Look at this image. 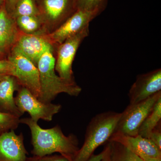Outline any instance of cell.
<instances>
[{
	"label": "cell",
	"instance_id": "obj_1",
	"mask_svg": "<svg viewBox=\"0 0 161 161\" xmlns=\"http://www.w3.org/2000/svg\"><path fill=\"white\" fill-rule=\"evenodd\" d=\"M20 123L26 125L30 130L33 155L43 156L58 153L70 161L74 160L79 150L76 136H65L58 125L50 129H43L31 118L20 119Z\"/></svg>",
	"mask_w": 161,
	"mask_h": 161
},
{
	"label": "cell",
	"instance_id": "obj_2",
	"mask_svg": "<svg viewBox=\"0 0 161 161\" xmlns=\"http://www.w3.org/2000/svg\"><path fill=\"white\" fill-rule=\"evenodd\" d=\"M54 51V47L46 50L37 65L40 84V95L38 99L44 103H50L60 93L77 97L82 90L77 83H70L56 74Z\"/></svg>",
	"mask_w": 161,
	"mask_h": 161
},
{
	"label": "cell",
	"instance_id": "obj_3",
	"mask_svg": "<svg viewBox=\"0 0 161 161\" xmlns=\"http://www.w3.org/2000/svg\"><path fill=\"white\" fill-rule=\"evenodd\" d=\"M121 113L108 111L95 115L87 127L83 145L73 161H87L97 148L108 142L115 131Z\"/></svg>",
	"mask_w": 161,
	"mask_h": 161
},
{
	"label": "cell",
	"instance_id": "obj_4",
	"mask_svg": "<svg viewBox=\"0 0 161 161\" xmlns=\"http://www.w3.org/2000/svg\"><path fill=\"white\" fill-rule=\"evenodd\" d=\"M160 98L161 91L138 103L130 104L121 113L114 132L129 136L138 135L141 125Z\"/></svg>",
	"mask_w": 161,
	"mask_h": 161
},
{
	"label": "cell",
	"instance_id": "obj_5",
	"mask_svg": "<svg viewBox=\"0 0 161 161\" xmlns=\"http://www.w3.org/2000/svg\"><path fill=\"white\" fill-rule=\"evenodd\" d=\"M46 34L58 28L77 11L75 0H35Z\"/></svg>",
	"mask_w": 161,
	"mask_h": 161
},
{
	"label": "cell",
	"instance_id": "obj_6",
	"mask_svg": "<svg viewBox=\"0 0 161 161\" xmlns=\"http://www.w3.org/2000/svg\"><path fill=\"white\" fill-rule=\"evenodd\" d=\"M89 33V28L71 37L56 47L55 70L58 75L70 83H75L72 65L80 43Z\"/></svg>",
	"mask_w": 161,
	"mask_h": 161
},
{
	"label": "cell",
	"instance_id": "obj_7",
	"mask_svg": "<svg viewBox=\"0 0 161 161\" xmlns=\"http://www.w3.org/2000/svg\"><path fill=\"white\" fill-rule=\"evenodd\" d=\"M17 92L14 99L18 109L23 115L28 112L31 119L36 122L38 123L39 119L51 121L61 109L60 104L40 101L26 88L20 86Z\"/></svg>",
	"mask_w": 161,
	"mask_h": 161
},
{
	"label": "cell",
	"instance_id": "obj_8",
	"mask_svg": "<svg viewBox=\"0 0 161 161\" xmlns=\"http://www.w3.org/2000/svg\"><path fill=\"white\" fill-rule=\"evenodd\" d=\"M7 59L14 68L13 76L20 86L26 88L38 98L40 95V75L37 67L22 55L11 52Z\"/></svg>",
	"mask_w": 161,
	"mask_h": 161
},
{
	"label": "cell",
	"instance_id": "obj_9",
	"mask_svg": "<svg viewBox=\"0 0 161 161\" xmlns=\"http://www.w3.org/2000/svg\"><path fill=\"white\" fill-rule=\"evenodd\" d=\"M97 16L93 13L77 10L54 31L44 35V37L55 49L67 39L89 28L90 22Z\"/></svg>",
	"mask_w": 161,
	"mask_h": 161
},
{
	"label": "cell",
	"instance_id": "obj_10",
	"mask_svg": "<svg viewBox=\"0 0 161 161\" xmlns=\"http://www.w3.org/2000/svg\"><path fill=\"white\" fill-rule=\"evenodd\" d=\"M161 91V68L137 75L128 94L130 104L138 103Z\"/></svg>",
	"mask_w": 161,
	"mask_h": 161
},
{
	"label": "cell",
	"instance_id": "obj_11",
	"mask_svg": "<svg viewBox=\"0 0 161 161\" xmlns=\"http://www.w3.org/2000/svg\"><path fill=\"white\" fill-rule=\"evenodd\" d=\"M51 47H54L46 40L44 35H29L21 33L10 52L22 55L37 66L41 56Z\"/></svg>",
	"mask_w": 161,
	"mask_h": 161
},
{
	"label": "cell",
	"instance_id": "obj_12",
	"mask_svg": "<svg viewBox=\"0 0 161 161\" xmlns=\"http://www.w3.org/2000/svg\"><path fill=\"white\" fill-rule=\"evenodd\" d=\"M108 142L119 143L142 159L161 158V150L149 139L139 135L129 136L113 132Z\"/></svg>",
	"mask_w": 161,
	"mask_h": 161
},
{
	"label": "cell",
	"instance_id": "obj_13",
	"mask_svg": "<svg viewBox=\"0 0 161 161\" xmlns=\"http://www.w3.org/2000/svg\"><path fill=\"white\" fill-rule=\"evenodd\" d=\"M27 153L22 132L11 130L0 135V161H26Z\"/></svg>",
	"mask_w": 161,
	"mask_h": 161
},
{
	"label": "cell",
	"instance_id": "obj_14",
	"mask_svg": "<svg viewBox=\"0 0 161 161\" xmlns=\"http://www.w3.org/2000/svg\"><path fill=\"white\" fill-rule=\"evenodd\" d=\"M21 33L15 19L8 14L4 3L0 7V53L7 57Z\"/></svg>",
	"mask_w": 161,
	"mask_h": 161
},
{
	"label": "cell",
	"instance_id": "obj_15",
	"mask_svg": "<svg viewBox=\"0 0 161 161\" xmlns=\"http://www.w3.org/2000/svg\"><path fill=\"white\" fill-rule=\"evenodd\" d=\"M14 76L8 75L0 80V112L20 117L23 115L16 105L14 94L20 87Z\"/></svg>",
	"mask_w": 161,
	"mask_h": 161
},
{
	"label": "cell",
	"instance_id": "obj_16",
	"mask_svg": "<svg viewBox=\"0 0 161 161\" xmlns=\"http://www.w3.org/2000/svg\"><path fill=\"white\" fill-rule=\"evenodd\" d=\"M21 33L29 35H46L42 21L37 16H23L15 19Z\"/></svg>",
	"mask_w": 161,
	"mask_h": 161
},
{
	"label": "cell",
	"instance_id": "obj_17",
	"mask_svg": "<svg viewBox=\"0 0 161 161\" xmlns=\"http://www.w3.org/2000/svg\"><path fill=\"white\" fill-rule=\"evenodd\" d=\"M161 98H159L141 125L138 135L149 139L150 133L160 123Z\"/></svg>",
	"mask_w": 161,
	"mask_h": 161
},
{
	"label": "cell",
	"instance_id": "obj_18",
	"mask_svg": "<svg viewBox=\"0 0 161 161\" xmlns=\"http://www.w3.org/2000/svg\"><path fill=\"white\" fill-rule=\"evenodd\" d=\"M111 161H144L122 145L115 142H108Z\"/></svg>",
	"mask_w": 161,
	"mask_h": 161
},
{
	"label": "cell",
	"instance_id": "obj_19",
	"mask_svg": "<svg viewBox=\"0 0 161 161\" xmlns=\"http://www.w3.org/2000/svg\"><path fill=\"white\" fill-rule=\"evenodd\" d=\"M39 13L35 0H18L11 16L15 19L23 16H37Z\"/></svg>",
	"mask_w": 161,
	"mask_h": 161
},
{
	"label": "cell",
	"instance_id": "obj_20",
	"mask_svg": "<svg viewBox=\"0 0 161 161\" xmlns=\"http://www.w3.org/2000/svg\"><path fill=\"white\" fill-rule=\"evenodd\" d=\"M77 10L93 13L97 16L106 8L108 0H75Z\"/></svg>",
	"mask_w": 161,
	"mask_h": 161
},
{
	"label": "cell",
	"instance_id": "obj_21",
	"mask_svg": "<svg viewBox=\"0 0 161 161\" xmlns=\"http://www.w3.org/2000/svg\"><path fill=\"white\" fill-rule=\"evenodd\" d=\"M20 124L19 117L0 112V135L11 130H16Z\"/></svg>",
	"mask_w": 161,
	"mask_h": 161
},
{
	"label": "cell",
	"instance_id": "obj_22",
	"mask_svg": "<svg viewBox=\"0 0 161 161\" xmlns=\"http://www.w3.org/2000/svg\"><path fill=\"white\" fill-rule=\"evenodd\" d=\"M14 70L13 65L8 59L0 60V80L5 76H13Z\"/></svg>",
	"mask_w": 161,
	"mask_h": 161
},
{
	"label": "cell",
	"instance_id": "obj_23",
	"mask_svg": "<svg viewBox=\"0 0 161 161\" xmlns=\"http://www.w3.org/2000/svg\"><path fill=\"white\" fill-rule=\"evenodd\" d=\"M26 161H70L68 159L61 155H45L43 156H34L27 158Z\"/></svg>",
	"mask_w": 161,
	"mask_h": 161
},
{
	"label": "cell",
	"instance_id": "obj_24",
	"mask_svg": "<svg viewBox=\"0 0 161 161\" xmlns=\"http://www.w3.org/2000/svg\"><path fill=\"white\" fill-rule=\"evenodd\" d=\"M159 125L150 133L149 139L161 150V131Z\"/></svg>",
	"mask_w": 161,
	"mask_h": 161
},
{
	"label": "cell",
	"instance_id": "obj_25",
	"mask_svg": "<svg viewBox=\"0 0 161 161\" xmlns=\"http://www.w3.org/2000/svg\"><path fill=\"white\" fill-rule=\"evenodd\" d=\"M18 0H6L5 2V6L8 14L11 16L14 10L15 6Z\"/></svg>",
	"mask_w": 161,
	"mask_h": 161
},
{
	"label": "cell",
	"instance_id": "obj_26",
	"mask_svg": "<svg viewBox=\"0 0 161 161\" xmlns=\"http://www.w3.org/2000/svg\"><path fill=\"white\" fill-rule=\"evenodd\" d=\"M105 152L103 158L101 161H111V157H110V148L109 144H107L106 147L104 148Z\"/></svg>",
	"mask_w": 161,
	"mask_h": 161
},
{
	"label": "cell",
	"instance_id": "obj_27",
	"mask_svg": "<svg viewBox=\"0 0 161 161\" xmlns=\"http://www.w3.org/2000/svg\"><path fill=\"white\" fill-rule=\"evenodd\" d=\"M105 152V149H104L103 151L99 153V154H97V155L93 154L87 161H101L104 155Z\"/></svg>",
	"mask_w": 161,
	"mask_h": 161
},
{
	"label": "cell",
	"instance_id": "obj_28",
	"mask_svg": "<svg viewBox=\"0 0 161 161\" xmlns=\"http://www.w3.org/2000/svg\"><path fill=\"white\" fill-rule=\"evenodd\" d=\"M144 161H161V158H144Z\"/></svg>",
	"mask_w": 161,
	"mask_h": 161
},
{
	"label": "cell",
	"instance_id": "obj_29",
	"mask_svg": "<svg viewBox=\"0 0 161 161\" xmlns=\"http://www.w3.org/2000/svg\"><path fill=\"white\" fill-rule=\"evenodd\" d=\"M7 59V57L4 54L0 53V60H4V59Z\"/></svg>",
	"mask_w": 161,
	"mask_h": 161
},
{
	"label": "cell",
	"instance_id": "obj_30",
	"mask_svg": "<svg viewBox=\"0 0 161 161\" xmlns=\"http://www.w3.org/2000/svg\"><path fill=\"white\" fill-rule=\"evenodd\" d=\"M6 0H0V7L5 3Z\"/></svg>",
	"mask_w": 161,
	"mask_h": 161
}]
</instances>
